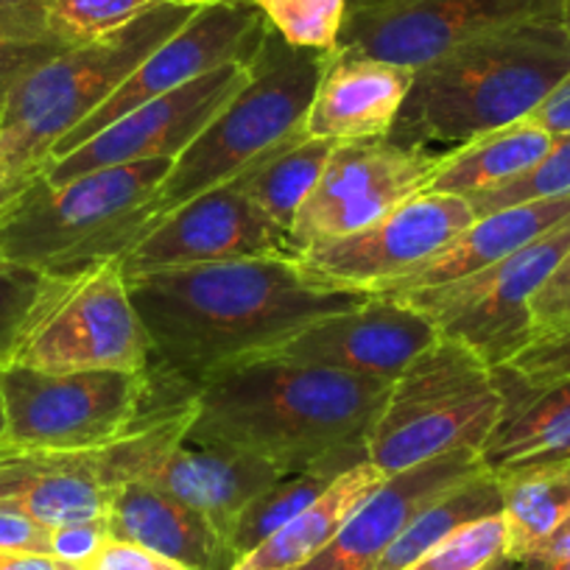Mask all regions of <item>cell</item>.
Masks as SVG:
<instances>
[{"mask_svg": "<svg viewBox=\"0 0 570 570\" xmlns=\"http://www.w3.org/2000/svg\"><path fill=\"white\" fill-rule=\"evenodd\" d=\"M126 285L151 361L194 389L227 366L261 358L316 320L375 297L322 279L299 257L157 268L126 277Z\"/></svg>", "mask_w": 570, "mask_h": 570, "instance_id": "obj_1", "label": "cell"}, {"mask_svg": "<svg viewBox=\"0 0 570 570\" xmlns=\"http://www.w3.org/2000/svg\"><path fill=\"white\" fill-rule=\"evenodd\" d=\"M392 381L322 366L255 358L227 366L194 389L185 440L229 448L279 473L370 462L366 436L386 405Z\"/></svg>", "mask_w": 570, "mask_h": 570, "instance_id": "obj_2", "label": "cell"}, {"mask_svg": "<svg viewBox=\"0 0 570 570\" xmlns=\"http://www.w3.org/2000/svg\"><path fill=\"white\" fill-rule=\"evenodd\" d=\"M568 73L570 29L562 18L501 26L416 68L386 140L445 155L525 120Z\"/></svg>", "mask_w": 570, "mask_h": 570, "instance_id": "obj_3", "label": "cell"}, {"mask_svg": "<svg viewBox=\"0 0 570 570\" xmlns=\"http://www.w3.org/2000/svg\"><path fill=\"white\" fill-rule=\"evenodd\" d=\"M174 160L98 168L65 185L42 174L0 207V261L42 274H76L120 257L149 224L151 196Z\"/></svg>", "mask_w": 570, "mask_h": 570, "instance_id": "obj_4", "label": "cell"}, {"mask_svg": "<svg viewBox=\"0 0 570 570\" xmlns=\"http://www.w3.org/2000/svg\"><path fill=\"white\" fill-rule=\"evenodd\" d=\"M205 3L163 0L124 29L68 48L37 65L9 90L0 112V160L26 185L42 171L53 146L90 118L151 51L177 35Z\"/></svg>", "mask_w": 570, "mask_h": 570, "instance_id": "obj_5", "label": "cell"}, {"mask_svg": "<svg viewBox=\"0 0 570 570\" xmlns=\"http://www.w3.org/2000/svg\"><path fill=\"white\" fill-rule=\"evenodd\" d=\"M331 51L294 48L268 26L246 85L174 160L151 196L149 224H157L205 190L229 183L297 137L320 87Z\"/></svg>", "mask_w": 570, "mask_h": 570, "instance_id": "obj_6", "label": "cell"}, {"mask_svg": "<svg viewBox=\"0 0 570 570\" xmlns=\"http://www.w3.org/2000/svg\"><path fill=\"white\" fill-rule=\"evenodd\" d=\"M503 414L495 370L448 338H436L392 383L366 436L370 462L392 475L445 453H481Z\"/></svg>", "mask_w": 570, "mask_h": 570, "instance_id": "obj_7", "label": "cell"}, {"mask_svg": "<svg viewBox=\"0 0 570 570\" xmlns=\"http://www.w3.org/2000/svg\"><path fill=\"white\" fill-rule=\"evenodd\" d=\"M194 394L163 403L104 448L53 451L18 448L0 440V509L57 529L107 518L118 487L140 481L151 464L185 440Z\"/></svg>", "mask_w": 570, "mask_h": 570, "instance_id": "obj_8", "label": "cell"}, {"mask_svg": "<svg viewBox=\"0 0 570 570\" xmlns=\"http://www.w3.org/2000/svg\"><path fill=\"white\" fill-rule=\"evenodd\" d=\"M7 364L46 372L149 370L151 344L131 305L120 257L76 274H48Z\"/></svg>", "mask_w": 570, "mask_h": 570, "instance_id": "obj_9", "label": "cell"}, {"mask_svg": "<svg viewBox=\"0 0 570 570\" xmlns=\"http://www.w3.org/2000/svg\"><path fill=\"white\" fill-rule=\"evenodd\" d=\"M146 372H46L0 364L3 442L18 448L87 451L124 436L149 405Z\"/></svg>", "mask_w": 570, "mask_h": 570, "instance_id": "obj_10", "label": "cell"}, {"mask_svg": "<svg viewBox=\"0 0 570 570\" xmlns=\"http://www.w3.org/2000/svg\"><path fill=\"white\" fill-rule=\"evenodd\" d=\"M568 249L570 218L484 272L383 297H394L425 314L434 322L440 338L462 344L495 370L534 344L531 297Z\"/></svg>", "mask_w": 570, "mask_h": 570, "instance_id": "obj_11", "label": "cell"}, {"mask_svg": "<svg viewBox=\"0 0 570 570\" xmlns=\"http://www.w3.org/2000/svg\"><path fill=\"white\" fill-rule=\"evenodd\" d=\"M568 0H347L336 48L422 68L501 26L562 18Z\"/></svg>", "mask_w": 570, "mask_h": 570, "instance_id": "obj_12", "label": "cell"}, {"mask_svg": "<svg viewBox=\"0 0 570 570\" xmlns=\"http://www.w3.org/2000/svg\"><path fill=\"white\" fill-rule=\"evenodd\" d=\"M442 155L392 140L336 142L320 183L294 216L288 238L297 252L344 238L381 222L403 202L425 194Z\"/></svg>", "mask_w": 570, "mask_h": 570, "instance_id": "obj_13", "label": "cell"}, {"mask_svg": "<svg viewBox=\"0 0 570 570\" xmlns=\"http://www.w3.org/2000/svg\"><path fill=\"white\" fill-rule=\"evenodd\" d=\"M268 23L249 0H210L177 35L168 37L157 51L142 59L140 68L96 109L81 120L70 135L53 146L51 157H62L79 149L81 142L96 137L131 109L146 101L179 90L202 79L210 70L229 62H252L266 40Z\"/></svg>", "mask_w": 570, "mask_h": 570, "instance_id": "obj_14", "label": "cell"}, {"mask_svg": "<svg viewBox=\"0 0 570 570\" xmlns=\"http://www.w3.org/2000/svg\"><path fill=\"white\" fill-rule=\"evenodd\" d=\"M473 222V207L462 196L416 194L358 233L308 246L299 263L342 288L383 294L445 252Z\"/></svg>", "mask_w": 570, "mask_h": 570, "instance_id": "obj_15", "label": "cell"}, {"mask_svg": "<svg viewBox=\"0 0 570 570\" xmlns=\"http://www.w3.org/2000/svg\"><path fill=\"white\" fill-rule=\"evenodd\" d=\"M252 62H229L179 90L146 101L81 142L79 149L48 160L40 174L51 185H65L98 168L140 160H177L222 112L224 104L246 85Z\"/></svg>", "mask_w": 570, "mask_h": 570, "instance_id": "obj_16", "label": "cell"}, {"mask_svg": "<svg viewBox=\"0 0 570 570\" xmlns=\"http://www.w3.org/2000/svg\"><path fill=\"white\" fill-rule=\"evenodd\" d=\"M244 257H299V252L292 246L288 233L229 179L151 224L120 255V263L126 277H135L157 268Z\"/></svg>", "mask_w": 570, "mask_h": 570, "instance_id": "obj_17", "label": "cell"}, {"mask_svg": "<svg viewBox=\"0 0 570 570\" xmlns=\"http://www.w3.org/2000/svg\"><path fill=\"white\" fill-rule=\"evenodd\" d=\"M436 338L440 333L425 314L394 297L375 294L361 308L316 320L261 358L292 361L394 383Z\"/></svg>", "mask_w": 570, "mask_h": 570, "instance_id": "obj_18", "label": "cell"}, {"mask_svg": "<svg viewBox=\"0 0 570 570\" xmlns=\"http://www.w3.org/2000/svg\"><path fill=\"white\" fill-rule=\"evenodd\" d=\"M484 470L473 448L386 475L350 514L336 540L299 570H375L377 559L414 523L416 514L462 481Z\"/></svg>", "mask_w": 570, "mask_h": 570, "instance_id": "obj_19", "label": "cell"}, {"mask_svg": "<svg viewBox=\"0 0 570 570\" xmlns=\"http://www.w3.org/2000/svg\"><path fill=\"white\" fill-rule=\"evenodd\" d=\"M414 68L333 48L305 115V135L327 142L383 140L392 131Z\"/></svg>", "mask_w": 570, "mask_h": 570, "instance_id": "obj_20", "label": "cell"}, {"mask_svg": "<svg viewBox=\"0 0 570 570\" xmlns=\"http://www.w3.org/2000/svg\"><path fill=\"white\" fill-rule=\"evenodd\" d=\"M279 475L274 464L249 453L179 440L140 481L188 503L229 542L244 509Z\"/></svg>", "mask_w": 570, "mask_h": 570, "instance_id": "obj_21", "label": "cell"}, {"mask_svg": "<svg viewBox=\"0 0 570 570\" xmlns=\"http://www.w3.org/2000/svg\"><path fill=\"white\" fill-rule=\"evenodd\" d=\"M104 520L109 540L149 548L185 570H233L238 564V553L210 520L146 481L118 487Z\"/></svg>", "mask_w": 570, "mask_h": 570, "instance_id": "obj_22", "label": "cell"}, {"mask_svg": "<svg viewBox=\"0 0 570 570\" xmlns=\"http://www.w3.org/2000/svg\"><path fill=\"white\" fill-rule=\"evenodd\" d=\"M503 414L481 448L490 473L531 464L570 462V377L529 383L507 366H495Z\"/></svg>", "mask_w": 570, "mask_h": 570, "instance_id": "obj_23", "label": "cell"}, {"mask_svg": "<svg viewBox=\"0 0 570 570\" xmlns=\"http://www.w3.org/2000/svg\"><path fill=\"white\" fill-rule=\"evenodd\" d=\"M570 218V196L559 199L525 202V205L503 207V210L479 216L445 252L428 261L425 266L411 272L409 277L389 285L383 294L416 292V288H431V285H445L453 279L470 277L475 272L495 266L507 261L514 252L525 249L542 238L546 233L557 229Z\"/></svg>", "mask_w": 570, "mask_h": 570, "instance_id": "obj_24", "label": "cell"}, {"mask_svg": "<svg viewBox=\"0 0 570 570\" xmlns=\"http://www.w3.org/2000/svg\"><path fill=\"white\" fill-rule=\"evenodd\" d=\"M383 479L386 473H381L372 462H361L358 468L347 470L297 518L288 520L255 551L246 553L233 570H299L336 540L350 514Z\"/></svg>", "mask_w": 570, "mask_h": 570, "instance_id": "obj_25", "label": "cell"}, {"mask_svg": "<svg viewBox=\"0 0 570 570\" xmlns=\"http://www.w3.org/2000/svg\"><path fill=\"white\" fill-rule=\"evenodd\" d=\"M551 140L553 135L525 124V120L473 137L459 149L442 155L425 194L470 199V196H479L498 185L512 183L546 157Z\"/></svg>", "mask_w": 570, "mask_h": 570, "instance_id": "obj_26", "label": "cell"}, {"mask_svg": "<svg viewBox=\"0 0 570 570\" xmlns=\"http://www.w3.org/2000/svg\"><path fill=\"white\" fill-rule=\"evenodd\" d=\"M507 525V557L525 562L570 512V462L498 473Z\"/></svg>", "mask_w": 570, "mask_h": 570, "instance_id": "obj_27", "label": "cell"}, {"mask_svg": "<svg viewBox=\"0 0 570 570\" xmlns=\"http://www.w3.org/2000/svg\"><path fill=\"white\" fill-rule=\"evenodd\" d=\"M333 149H336V142L314 140L299 131L277 151L238 174L235 183L277 227L288 233L297 210L320 183Z\"/></svg>", "mask_w": 570, "mask_h": 570, "instance_id": "obj_28", "label": "cell"}, {"mask_svg": "<svg viewBox=\"0 0 570 570\" xmlns=\"http://www.w3.org/2000/svg\"><path fill=\"white\" fill-rule=\"evenodd\" d=\"M503 498H501V481L490 470H481L473 479L462 481L459 487L448 490L436 501L428 503L414 523L389 546V551L377 559L375 570H405L428 553L442 540L456 534L468 523H475L490 514H501Z\"/></svg>", "mask_w": 570, "mask_h": 570, "instance_id": "obj_29", "label": "cell"}, {"mask_svg": "<svg viewBox=\"0 0 570 570\" xmlns=\"http://www.w3.org/2000/svg\"><path fill=\"white\" fill-rule=\"evenodd\" d=\"M338 475L344 473H336L331 468L299 470V473H283L272 487H266L244 509L229 534V546L238 553V562L246 553L255 551L263 540H268L274 531L283 529L288 520L297 518L305 507H311Z\"/></svg>", "mask_w": 570, "mask_h": 570, "instance_id": "obj_30", "label": "cell"}, {"mask_svg": "<svg viewBox=\"0 0 570 570\" xmlns=\"http://www.w3.org/2000/svg\"><path fill=\"white\" fill-rule=\"evenodd\" d=\"M288 46L333 51L342 35L347 0H249Z\"/></svg>", "mask_w": 570, "mask_h": 570, "instance_id": "obj_31", "label": "cell"}, {"mask_svg": "<svg viewBox=\"0 0 570 570\" xmlns=\"http://www.w3.org/2000/svg\"><path fill=\"white\" fill-rule=\"evenodd\" d=\"M559 196H570V135H553L551 149L546 151L537 166L520 174L518 179L498 188L484 190L479 196H470V207H473L475 218L487 216V213L503 210V207L525 205V202L540 199H559Z\"/></svg>", "mask_w": 570, "mask_h": 570, "instance_id": "obj_32", "label": "cell"}, {"mask_svg": "<svg viewBox=\"0 0 570 570\" xmlns=\"http://www.w3.org/2000/svg\"><path fill=\"white\" fill-rule=\"evenodd\" d=\"M157 3L163 0H53L48 26L70 46H81L124 29Z\"/></svg>", "mask_w": 570, "mask_h": 570, "instance_id": "obj_33", "label": "cell"}, {"mask_svg": "<svg viewBox=\"0 0 570 570\" xmlns=\"http://www.w3.org/2000/svg\"><path fill=\"white\" fill-rule=\"evenodd\" d=\"M73 48L57 37L48 18H0V104L29 70Z\"/></svg>", "mask_w": 570, "mask_h": 570, "instance_id": "obj_34", "label": "cell"}, {"mask_svg": "<svg viewBox=\"0 0 570 570\" xmlns=\"http://www.w3.org/2000/svg\"><path fill=\"white\" fill-rule=\"evenodd\" d=\"M501 553H507V525L501 514H490L459 529L405 570H481Z\"/></svg>", "mask_w": 570, "mask_h": 570, "instance_id": "obj_35", "label": "cell"}, {"mask_svg": "<svg viewBox=\"0 0 570 570\" xmlns=\"http://www.w3.org/2000/svg\"><path fill=\"white\" fill-rule=\"evenodd\" d=\"M48 274L0 261V364H7L20 333L29 325Z\"/></svg>", "mask_w": 570, "mask_h": 570, "instance_id": "obj_36", "label": "cell"}, {"mask_svg": "<svg viewBox=\"0 0 570 570\" xmlns=\"http://www.w3.org/2000/svg\"><path fill=\"white\" fill-rule=\"evenodd\" d=\"M531 322L537 338L570 331V249L531 297Z\"/></svg>", "mask_w": 570, "mask_h": 570, "instance_id": "obj_37", "label": "cell"}, {"mask_svg": "<svg viewBox=\"0 0 570 570\" xmlns=\"http://www.w3.org/2000/svg\"><path fill=\"white\" fill-rule=\"evenodd\" d=\"M503 366L529 383L564 381L570 377V331L537 338Z\"/></svg>", "mask_w": 570, "mask_h": 570, "instance_id": "obj_38", "label": "cell"}, {"mask_svg": "<svg viewBox=\"0 0 570 570\" xmlns=\"http://www.w3.org/2000/svg\"><path fill=\"white\" fill-rule=\"evenodd\" d=\"M79 570H185L183 564L135 542L107 540Z\"/></svg>", "mask_w": 570, "mask_h": 570, "instance_id": "obj_39", "label": "cell"}, {"mask_svg": "<svg viewBox=\"0 0 570 570\" xmlns=\"http://www.w3.org/2000/svg\"><path fill=\"white\" fill-rule=\"evenodd\" d=\"M109 540L107 520H85L51 529V557L70 564H85Z\"/></svg>", "mask_w": 570, "mask_h": 570, "instance_id": "obj_40", "label": "cell"}, {"mask_svg": "<svg viewBox=\"0 0 570 570\" xmlns=\"http://www.w3.org/2000/svg\"><path fill=\"white\" fill-rule=\"evenodd\" d=\"M0 551L51 557V529L26 514L0 509Z\"/></svg>", "mask_w": 570, "mask_h": 570, "instance_id": "obj_41", "label": "cell"}, {"mask_svg": "<svg viewBox=\"0 0 570 570\" xmlns=\"http://www.w3.org/2000/svg\"><path fill=\"white\" fill-rule=\"evenodd\" d=\"M525 124L548 131V135H570V73L557 85V90L525 118Z\"/></svg>", "mask_w": 570, "mask_h": 570, "instance_id": "obj_42", "label": "cell"}, {"mask_svg": "<svg viewBox=\"0 0 570 570\" xmlns=\"http://www.w3.org/2000/svg\"><path fill=\"white\" fill-rule=\"evenodd\" d=\"M0 570H79V564L62 562L46 553H14L0 551Z\"/></svg>", "mask_w": 570, "mask_h": 570, "instance_id": "obj_43", "label": "cell"}, {"mask_svg": "<svg viewBox=\"0 0 570 570\" xmlns=\"http://www.w3.org/2000/svg\"><path fill=\"white\" fill-rule=\"evenodd\" d=\"M562 553H570V512L564 514L562 523L553 529V534L548 537V540L542 542L529 559H553V557H562ZM529 559H525V562H529Z\"/></svg>", "mask_w": 570, "mask_h": 570, "instance_id": "obj_44", "label": "cell"}, {"mask_svg": "<svg viewBox=\"0 0 570 570\" xmlns=\"http://www.w3.org/2000/svg\"><path fill=\"white\" fill-rule=\"evenodd\" d=\"M53 0H0V18H48Z\"/></svg>", "mask_w": 570, "mask_h": 570, "instance_id": "obj_45", "label": "cell"}, {"mask_svg": "<svg viewBox=\"0 0 570 570\" xmlns=\"http://www.w3.org/2000/svg\"><path fill=\"white\" fill-rule=\"evenodd\" d=\"M520 570H570V553L553 559H529V562H520Z\"/></svg>", "mask_w": 570, "mask_h": 570, "instance_id": "obj_46", "label": "cell"}, {"mask_svg": "<svg viewBox=\"0 0 570 570\" xmlns=\"http://www.w3.org/2000/svg\"><path fill=\"white\" fill-rule=\"evenodd\" d=\"M23 188L26 185H18L12 177H9L7 166H3V160H0V207L7 205L9 199H14V196H18Z\"/></svg>", "mask_w": 570, "mask_h": 570, "instance_id": "obj_47", "label": "cell"}, {"mask_svg": "<svg viewBox=\"0 0 570 570\" xmlns=\"http://www.w3.org/2000/svg\"><path fill=\"white\" fill-rule=\"evenodd\" d=\"M481 570H520V562H514V559H509L507 553H501V557H495L490 564H484Z\"/></svg>", "mask_w": 570, "mask_h": 570, "instance_id": "obj_48", "label": "cell"}, {"mask_svg": "<svg viewBox=\"0 0 570 570\" xmlns=\"http://www.w3.org/2000/svg\"><path fill=\"white\" fill-rule=\"evenodd\" d=\"M3 431H7V420H3V405H0V440H3Z\"/></svg>", "mask_w": 570, "mask_h": 570, "instance_id": "obj_49", "label": "cell"}, {"mask_svg": "<svg viewBox=\"0 0 570 570\" xmlns=\"http://www.w3.org/2000/svg\"><path fill=\"white\" fill-rule=\"evenodd\" d=\"M185 3H210V0H185Z\"/></svg>", "mask_w": 570, "mask_h": 570, "instance_id": "obj_50", "label": "cell"}, {"mask_svg": "<svg viewBox=\"0 0 570 570\" xmlns=\"http://www.w3.org/2000/svg\"><path fill=\"white\" fill-rule=\"evenodd\" d=\"M568 14H570V0H568V9H564V20H568Z\"/></svg>", "mask_w": 570, "mask_h": 570, "instance_id": "obj_51", "label": "cell"}, {"mask_svg": "<svg viewBox=\"0 0 570 570\" xmlns=\"http://www.w3.org/2000/svg\"><path fill=\"white\" fill-rule=\"evenodd\" d=\"M564 23H568V29H570V14H568V20H564Z\"/></svg>", "mask_w": 570, "mask_h": 570, "instance_id": "obj_52", "label": "cell"}, {"mask_svg": "<svg viewBox=\"0 0 570 570\" xmlns=\"http://www.w3.org/2000/svg\"><path fill=\"white\" fill-rule=\"evenodd\" d=\"M0 112H3V104H0Z\"/></svg>", "mask_w": 570, "mask_h": 570, "instance_id": "obj_53", "label": "cell"}]
</instances>
